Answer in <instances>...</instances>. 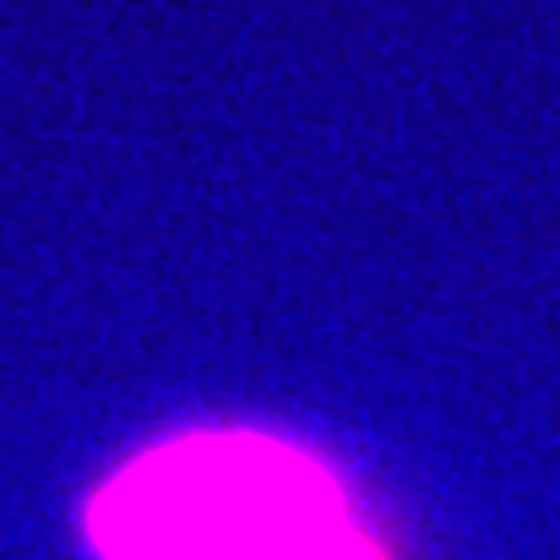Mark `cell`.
Here are the masks:
<instances>
[{"label": "cell", "mask_w": 560, "mask_h": 560, "mask_svg": "<svg viewBox=\"0 0 560 560\" xmlns=\"http://www.w3.org/2000/svg\"><path fill=\"white\" fill-rule=\"evenodd\" d=\"M104 560H381L338 479L267 435H186L137 457L88 512Z\"/></svg>", "instance_id": "obj_1"}]
</instances>
